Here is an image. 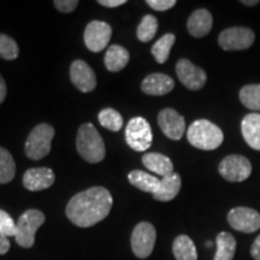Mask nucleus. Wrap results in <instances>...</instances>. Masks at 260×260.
<instances>
[{
	"label": "nucleus",
	"instance_id": "obj_23",
	"mask_svg": "<svg viewBox=\"0 0 260 260\" xmlns=\"http://www.w3.org/2000/svg\"><path fill=\"white\" fill-rule=\"evenodd\" d=\"M172 252L176 260H197L198 252L193 240L187 235H180L175 239Z\"/></svg>",
	"mask_w": 260,
	"mask_h": 260
},
{
	"label": "nucleus",
	"instance_id": "obj_33",
	"mask_svg": "<svg viewBox=\"0 0 260 260\" xmlns=\"http://www.w3.org/2000/svg\"><path fill=\"white\" fill-rule=\"evenodd\" d=\"M53 5L56 6L58 11L63 12V14H69V12L74 11L77 8L79 2L77 0H56Z\"/></svg>",
	"mask_w": 260,
	"mask_h": 260
},
{
	"label": "nucleus",
	"instance_id": "obj_12",
	"mask_svg": "<svg viewBox=\"0 0 260 260\" xmlns=\"http://www.w3.org/2000/svg\"><path fill=\"white\" fill-rule=\"evenodd\" d=\"M176 74L182 84L190 90H199L206 84L207 75L205 70L184 58L177 61Z\"/></svg>",
	"mask_w": 260,
	"mask_h": 260
},
{
	"label": "nucleus",
	"instance_id": "obj_16",
	"mask_svg": "<svg viewBox=\"0 0 260 260\" xmlns=\"http://www.w3.org/2000/svg\"><path fill=\"white\" fill-rule=\"evenodd\" d=\"M175 87V81L169 75L154 73L145 77L141 83V90L147 95L160 96L170 93Z\"/></svg>",
	"mask_w": 260,
	"mask_h": 260
},
{
	"label": "nucleus",
	"instance_id": "obj_18",
	"mask_svg": "<svg viewBox=\"0 0 260 260\" xmlns=\"http://www.w3.org/2000/svg\"><path fill=\"white\" fill-rule=\"evenodd\" d=\"M181 184L182 181L180 174L174 171L172 174L161 178L159 187L153 193V198L158 201H162V203L174 200L180 193Z\"/></svg>",
	"mask_w": 260,
	"mask_h": 260
},
{
	"label": "nucleus",
	"instance_id": "obj_30",
	"mask_svg": "<svg viewBox=\"0 0 260 260\" xmlns=\"http://www.w3.org/2000/svg\"><path fill=\"white\" fill-rule=\"evenodd\" d=\"M19 54L17 42L6 34H0V58L5 60H15Z\"/></svg>",
	"mask_w": 260,
	"mask_h": 260
},
{
	"label": "nucleus",
	"instance_id": "obj_38",
	"mask_svg": "<svg viewBox=\"0 0 260 260\" xmlns=\"http://www.w3.org/2000/svg\"><path fill=\"white\" fill-rule=\"evenodd\" d=\"M241 4L247 5V6H254L256 4H259L258 0H242Z\"/></svg>",
	"mask_w": 260,
	"mask_h": 260
},
{
	"label": "nucleus",
	"instance_id": "obj_22",
	"mask_svg": "<svg viewBox=\"0 0 260 260\" xmlns=\"http://www.w3.org/2000/svg\"><path fill=\"white\" fill-rule=\"evenodd\" d=\"M128 180L130 183L138 188V189L142 191H147V193L152 194L157 190L159 183H160V180H159L158 177L141 170H134L129 172Z\"/></svg>",
	"mask_w": 260,
	"mask_h": 260
},
{
	"label": "nucleus",
	"instance_id": "obj_13",
	"mask_svg": "<svg viewBox=\"0 0 260 260\" xmlns=\"http://www.w3.org/2000/svg\"><path fill=\"white\" fill-rule=\"evenodd\" d=\"M158 124L164 135L174 141L182 139L186 132V121L176 110L164 109L158 115Z\"/></svg>",
	"mask_w": 260,
	"mask_h": 260
},
{
	"label": "nucleus",
	"instance_id": "obj_11",
	"mask_svg": "<svg viewBox=\"0 0 260 260\" xmlns=\"http://www.w3.org/2000/svg\"><path fill=\"white\" fill-rule=\"evenodd\" d=\"M112 35L111 25L106 22L92 21L84 30V44L92 52H102L107 46Z\"/></svg>",
	"mask_w": 260,
	"mask_h": 260
},
{
	"label": "nucleus",
	"instance_id": "obj_1",
	"mask_svg": "<svg viewBox=\"0 0 260 260\" xmlns=\"http://www.w3.org/2000/svg\"><path fill=\"white\" fill-rule=\"evenodd\" d=\"M112 195L104 187H92L74 195L67 205L68 218L80 228H89L102 222L112 209Z\"/></svg>",
	"mask_w": 260,
	"mask_h": 260
},
{
	"label": "nucleus",
	"instance_id": "obj_36",
	"mask_svg": "<svg viewBox=\"0 0 260 260\" xmlns=\"http://www.w3.org/2000/svg\"><path fill=\"white\" fill-rule=\"evenodd\" d=\"M251 254L255 260H260V235L254 240L251 247Z\"/></svg>",
	"mask_w": 260,
	"mask_h": 260
},
{
	"label": "nucleus",
	"instance_id": "obj_2",
	"mask_svg": "<svg viewBox=\"0 0 260 260\" xmlns=\"http://www.w3.org/2000/svg\"><path fill=\"white\" fill-rule=\"evenodd\" d=\"M76 147L84 160L96 164L105 158L106 149L104 140L92 123H84L79 128Z\"/></svg>",
	"mask_w": 260,
	"mask_h": 260
},
{
	"label": "nucleus",
	"instance_id": "obj_3",
	"mask_svg": "<svg viewBox=\"0 0 260 260\" xmlns=\"http://www.w3.org/2000/svg\"><path fill=\"white\" fill-rule=\"evenodd\" d=\"M187 139L191 146L203 151H213L223 144L222 129L207 119H198L187 130Z\"/></svg>",
	"mask_w": 260,
	"mask_h": 260
},
{
	"label": "nucleus",
	"instance_id": "obj_27",
	"mask_svg": "<svg viewBox=\"0 0 260 260\" xmlns=\"http://www.w3.org/2000/svg\"><path fill=\"white\" fill-rule=\"evenodd\" d=\"M240 100L248 110L260 111V84H247L240 90Z\"/></svg>",
	"mask_w": 260,
	"mask_h": 260
},
{
	"label": "nucleus",
	"instance_id": "obj_31",
	"mask_svg": "<svg viewBox=\"0 0 260 260\" xmlns=\"http://www.w3.org/2000/svg\"><path fill=\"white\" fill-rule=\"evenodd\" d=\"M0 233L6 237L16 236L17 233V224L4 210H0Z\"/></svg>",
	"mask_w": 260,
	"mask_h": 260
},
{
	"label": "nucleus",
	"instance_id": "obj_8",
	"mask_svg": "<svg viewBox=\"0 0 260 260\" xmlns=\"http://www.w3.org/2000/svg\"><path fill=\"white\" fill-rule=\"evenodd\" d=\"M254 39L255 35L252 29L246 27H232L220 32L218 44L224 51H241L251 47Z\"/></svg>",
	"mask_w": 260,
	"mask_h": 260
},
{
	"label": "nucleus",
	"instance_id": "obj_5",
	"mask_svg": "<svg viewBox=\"0 0 260 260\" xmlns=\"http://www.w3.org/2000/svg\"><path fill=\"white\" fill-rule=\"evenodd\" d=\"M46 220L45 214L41 211L30 209L19 217L17 220V233L16 242L23 248H30L35 242V234Z\"/></svg>",
	"mask_w": 260,
	"mask_h": 260
},
{
	"label": "nucleus",
	"instance_id": "obj_21",
	"mask_svg": "<svg viewBox=\"0 0 260 260\" xmlns=\"http://www.w3.org/2000/svg\"><path fill=\"white\" fill-rule=\"evenodd\" d=\"M130 54L126 48L119 45H111L105 54V67L111 73L121 71L129 63Z\"/></svg>",
	"mask_w": 260,
	"mask_h": 260
},
{
	"label": "nucleus",
	"instance_id": "obj_9",
	"mask_svg": "<svg viewBox=\"0 0 260 260\" xmlns=\"http://www.w3.org/2000/svg\"><path fill=\"white\" fill-rule=\"evenodd\" d=\"M218 171L224 180L229 182H242L251 176L252 164L249 159L243 155L232 154L220 161Z\"/></svg>",
	"mask_w": 260,
	"mask_h": 260
},
{
	"label": "nucleus",
	"instance_id": "obj_17",
	"mask_svg": "<svg viewBox=\"0 0 260 260\" xmlns=\"http://www.w3.org/2000/svg\"><path fill=\"white\" fill-rule=\"evenodd\" d=\"M213 24L212 15L209 10L199 9L189 16L187 22L188 31L194 38H204L211 31Z\"/></svg>",
	"mask_w": 260,
	"mask_h": 260
},
{
	"label": "nucleus",
	"instance_id": "obj_15",
	"mask_svg": "<svg viewBox=\"0 0 260 260\" xmlns=\"http://www.w3.org/2000/svg\"><path fill=\"white\" fill-rule=\"evenodd\" d=\"M56 181V175L50 168H31L23 175V186L30 191L50 188Z\"/></svg>",
	"mask_w": 260,
	"mask_h": 260
},
{
	"label": "nucleus",
	"instance_id": "obj_29",
	"mask_svg": "<svg viewBox=\"0 0 260 260\" xmlns=\"http://www.w3.org/2000/svg\"><path fill=\"white\" fill-rule=\"evenodd\" d=\"M158 30V19L153 15H146L138 27V39L142 42H148L155 37Z\"/></svg>",
	"mask_w": 260,
	"mask_h": 260
},
{
	"label": "nucleus",
	"instance_id": "obj_32",
	"mask_svg": "<svg viewBox=\"0 0 260 260\" xmlns=\"http://www.w3.org/2000/svg\"><path fill=\"white\" fill-rule=\"evenodd\" d=\"M146 4L155 11H167L176 5V0H147Z\"/></svg>",
	"mask_w": 260,
	"mask_h": 260
},
{
	"label": "nucleus",
	"instance_id": "obj_28",
	"mask_svg": "<svg viewBox=\"0 0 260 260\" xmlns=\"http://www.w3.org/2000/svg\"><path fill=\"white\" fill-rule=\"evenodd\" d=\"M100 125L111 132H118L123 126V117L115 109H104L98 116Z\"/></svg>",
	"mask_w": 260,
	"mask_h": 260
},
{
	"label": "nucleus",
	"instance_id": "obj_20",
	"mask_svg": "<svg viewBox=\"0 0 260 260\" xmlns=\"http://www.w3.org/2000/svg\"><path fill=\"white\" fill-rule=\"evenodd\" d=\"M142 162L148 170L153 171L154 174L161 177L168 176L174 172V164H172L171 159L161 153H155V152L146 153L142 157Z\"/></svg>",
	"mask_w": 260,
	"mask_h": 260
},
{
	"label": "nucleus",
	"instance_id": "obj_7",
	"mask_svg": "<svg viewBox=\"0 0 260 260\" xmlns=\"http://www.w3.org/2000/svg\"><path fill=\"white\" fill-rule=\"evenodd\" d=\"M157 232L155 228L148 222H141L134 228L132 234V249L140 259H146L152 254L154 249Z\"/></svg>",
	"mask_w": 260,
	"mask_h": 260
},
{
	"label": "nucleus",
	"instance_id": "obj_4",
	"mask_svg": "<svg viewBox=\"0 0 260 260\" xmlns=\"http://www.w3.org/2000/svg\"><path fill=\"white\" fill-rule=\"evenodd\" d=\"M54 138V128L47 123L35 126L25 142V154L32 160H40L51 152L52 140Z\"/></svg>",
	"mask_w": 260,
	"mask_h": 260
},
{
	"label": "nucleus",
	"instance_id": "obj_25",
	"mask_svg": "<svg viewBox=\"0 0 260 260\" xmlns=\"http://www.w3.org/2000/svg\"><path fill=\"white\" fill-rule=\"evenodd\" d=\"M175 41H176V37L171 34V32H168V34H165L164 37H161L155 42L153 47H152V54H153L157 63L164 64L169 59Z\"/></svg>",
	"mask_w": 260,
	"mask_h": 260
},
{
	"label": "nucleus",
	"instance_id": "obj_6",
	"mask_svg": "<svg viewBox=\"0 0 260 260\" xmlns=\"http://www.w3.org/2000/svg\"><path fill=\"white\" fill-rule=\"evenodd\" d=\"M126 144L136 152H144L152 146L153 134L149 123L144 117H134L125 128Z\"/></svg>",
	"mask_w": 260,
	"mask_h": 260
},
{
	"label": "nucleus",
	"instance_id": "obj_35",
	"mask_svg": "<svg viewBox=\"0 0 260 260\" xmlns=\"http://www.w3.org/2000/svg\"><path fill=\"white\" fill-rule=\"evenodd\" d=\"M100 5L105 6V8H117V6H121L125 4L126 0H99Z\"/></svg>",
	"mask_w": 260,
	"mask_h": 260
},
{
	"label": "nucleus",
	"instance_id": "obj_10",
	"mask_svg": "<svg viewBox=\"0 0 260 260\" xmlns=\"http://www.w3.org/2000/svg\"><path fill=\"white\" fill-rule=\"evenodd\" d=\"M228 223L236 232L252 234L259 230L260 214L251 207H234L228 213Z\"/></svg>",
	"mask_w": 260,
	"mask_h": 260
},
{
	"label": "nucleus",
	"instance_id": "obj_39",
	"mask_svg": "<svg viewBox=\"0 0 260 260\" xmlns=\"http://www.w3.org/2000/svg\"><path fill=\"white\" fill-rule=\"evenodd\" d=\"M206 246H207V247H211V246H212V242H210V241L206 242Z\"/></svg>",
	"mask_w": 260,
	"mask_h": 260
},
{
	"label": "nucleus",
	"instance_id": "obj_14",
	"mask_svg": "<svg viewBox=\"0 0 260 260\" xmlns=\"http://www.w3.org/2000/svg\"><path fill=\"white\" fill-rule=\"evenodd\" d=\"M71 82L83 93L93 92L96 87V76L92 68L86 61L77 59L70 67Z\"/></svg>",
	"mask_w": 260,
	"mask_h": 260
},
{
	"label": "nucleus",
	"instance_id": "obj_26",
	"mask_svg": "<svg viewBox=\"0 0 260 260\" xmlns=\"http://www.w3.org/2000/svg\"><path fill=\"white\" fill-rule=\"evenodd\" d=\"M16 175V164L8 149L0 147V184L11 182Z\"/></svg>",
	"mask_w": 260,
	"mask_h": 260
},
{
	"label": "nucleus",
	"instance_id": "obj_19",
	"mask_svg": "<svg viewBox=\"0 0 260 260\" xmlns=\"http://www.w3.org/2000/svg\"><path fill=\"white\" fill-rule=\"evenodd\" d=\"M241 133L249 147L260 151V113L253 112L245 116L241 123Z\"/></svg>",
	"mask_w": 260,
	"mask_h": 260
},
{
	"label": "nucleus",
	"instance_id": "obj_34",
	"mask_svg": "<svg viewBox=\"0 0 260 260\" xmlns=\"http://www.w3.org/2000/svg\"><path fill=\"white\" fill-rule=\"evenodd\" d=\"M10 246H11V243H10L9 237L4 236L2 233H0V255L6 254V253L9 252Z\"/></svg>",
	"mask_w": 260,
	"mask_h": 260
},
{
	"label": "nucleus",
	"instance_id": "obj_37",
	"mask_svg": "<svg viewBox=\"0 0 260 260\" xmlns=\"http://www.w3.org/2000/svg\"><path fill=\"white\" fill-rule=\"evenodd\" d=\"M6 93H8V87H6L5 80L3 79V76L0 75V104L5 100Z\"/></svg>",
	"mask_w": 260,
	"mask_h": 260
},
{
	"label": "nucleus",
	"instance_id": "obj_24",
	"mask_svg": "<svg viewBox=\"0 0 260 260\" xmlns=\"http://www.w3.org/2000/svg\"><path fill=\"white\" fill-rule=\"evenodd\" d=\"M217 251L214 260H233L236 253V240L232 234L219 233L216 239Z\"/></svg>",
	"mask_w": 260,
	"mask_h": 260
}]
</instances>
